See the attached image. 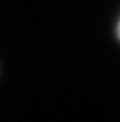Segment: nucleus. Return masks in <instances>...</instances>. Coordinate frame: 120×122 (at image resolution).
<instances>
[{"mask_svg":"<svg viewBox=\"0 0 120 122\" xmlns=\"http://www.w3.org/2000/svg\"><path fill=\"white\" fill-rule=\"evenodd\" d=\"M117 35H119V38H120V23H119V25H117Z\"/></svg>","mask_w":120,"mask_h":122,"instance_id":"obj_1","label":"nucleus"}]
</instances>
